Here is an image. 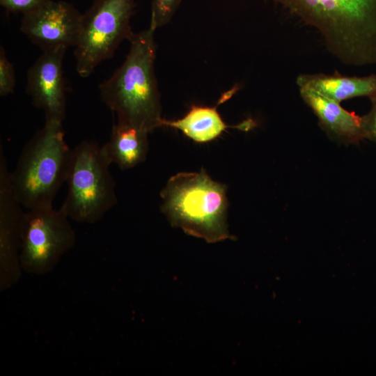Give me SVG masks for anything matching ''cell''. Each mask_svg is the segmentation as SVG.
Returning <instances> with one entry per match:
<instances>
[{"instance_id": "obj_1", "label": "cell", "mask_w": 376, "mask_h": 376, "mask_svg": "<svg viewBox=\"0 0 376 376\" xmlns=\"http://www.w3.org/2000/svg\"><path fill=\"white\" fill-rule=\"evenodd\" d=\"M272 1L315 29L343 65L376 63V0Z\"/></svg>"}, {"instance_id": "obj_2", "label": "cell", "mask_w": 376, "mask_h": 376, "mask_svg": "<svg viewBox=\"0 0 376 376\" xmlns=\"http://www.w3.org/2000/svg\"><path fill=\"white\" fill-rule=\"evenodd\" d=\"M150 27L134 33L122 65L100 84L102 101L117 116V122L150 132L162 127L160 94L155 72L157 45Z\"/></svg>"}, {"instance_id": "obj_3", "label": "cell", "mask_w": 376, "mask_h": 376, "mask_svg": "<svg viewBox=\"0 0 376 376\" xmlns=\"http://www.w3.org/2000/svg\"><path fill=\"white\" fill-rule=\"evenodd\" d=\"M159 195L160 210L171 226L208 243L233 239L227 222V187L205 169L171 176Z\"/></svg>"}, {"instance_id": "obj_4", "label": "cell", "mask_w": 376, "mask_h": 376, "mask_svg": "<svg viewBox=\"0 0 376 376\" xmlns=\"http://www.w3.org/2000/svg\"><path fill=\"white\" fill-rule=\"evenodd\" d=\"M72 149L68 146L62 122L45 120L23 148L10 172L14 194L27 210L53 205L65 182Z\"/></svg>"}, {"instance_id": "obj_5", "label": "cell", "mask_w": 376, "mask_h": 376, "mask_svg": "<svg viewBox=\"0 0 376 376\" xmlns=\"http://www.w3.org/2000/svg\"><path fill=\"white\" fill-rule=\"evenodd\" d=\"M111 164L102 146L94 141H83L72 149L67 195L60 207L69 219L94 224L116 204Z\"/></svg>"}, {"instance_id": "obj_6", "label": "cell", "mask_w": 376, "mask_h": 376, "mask_svg": "<svg viewBox=\"0 0 376 376\" xmlns=\"http://www.w3.org/2000/svg\"><path fill=\"white\" fill-rule=\"evenodd\" d=\"M136 0H94L82 20L74 54L76 70L88 77L111 58L120 44L133 33L130 20Z\"/></svg>"}, {"instance_id": "obj_7", "label": "cell", "mask_w": 376, "mask_h": 376, "mask_svg": "<svg viewBox=\"0 0 376 376\" xmlns=\"http://www.w3.org/2000/svg\"><path fill=\"white\" fill-rule=\"evenodd\" d=\"M68 217L53 205L24 212L19 253L22 272L34 275L50 272L61 256L73 248L76 234Z\"/></svg>"}, {"instance_id": "obj_8", "label": "cell", "mask_w": 376, "mask_h": 376, "mask_svg": "<svg viewBox=\"0 0 376 376\" xmlns=\"http://www.w3.org/2000/svg\"><path fill=\"white\" fill-rule=\"evenodd\" d=\"M16 198L3 148L0 147V291L17 284L22 269L19 253L24 212Z\"/></svg>"}, {"instance_id": "obj_9", "label": "cell", "mask_w": 376, "mask_h": 376, "mask_svg": "<svg viewBox=\"0 0 376 376\" xmlns=\"http://www.w3.org/2000/svg\"><path fill=\"white\" fill-rule=\"evenodd\" d=\"M82 14L63 1L47 0L23 14L20 31L42 51L76 45Z\"/></svg>"}, {"instance_id": "obj_10", "label": "cell", "mask_w": 376, "mask_h": 376, "mask_svg": "<svg viewBox=\"0 0 376 376\" xmlns=\"http://www.w3.org/2000/svg\"><path fill=\"white\" fill-rule=\"evenodd\" d=\"M66 48L42 51L27 72L26 92L35 107L45 112V120L63 122L65 89L63 60Z\"/></svg>"}, {"instance_id": "obj_11", "label": "cell", "mask_w": 376, "mask_h": 376, "mask_svg": "<svg viewBox=\"0 0 376 376\" xmlns=\"http://www.w3.org/2000/svg\"><path fill=\"white\" fill-rule=\"evenodd\" d=\"M300 95L315 115L322 128L329 135L345 143L363 139L362 116L343 108L339 102L306 88H299Z\"/></svg>"}, {"instance_id": "obj_12", "label": "cell", "mask_w": 376, "mask_h": 376, "mask_svg": "<svg viewBox=\"0 0 376 376\" xmlns=\"http://www.w3.org/2000/svg\"><path fill=\"white\" fill-rule=\"evenodd\" d=\"M296 83L299 88L311 89L339 103L357 97L371 99L376 96V74L366 77L301 74Z\"/></svg>"}, {"instance_id": "obj_13", "label": "cell", "mask_w": 376, "mask_h": 376, "mask_svg": "<svg viewBox=\"0 0 376 376\" xmlns=\"http://www.w3.org/2000/svg\"><path fill=\"white\" fill-rule=\"evenodd\" d=\"M163 126L179 130L196 142L206 143L219 137L227 128L247 131L255 126V123L247 120L236 125H229L224 121L215 107L192 105L181 118H164Z\"/></svg>"}, {"instance_id": "obj_14", "label": "cell", "mask_w": 376, "mask_h": 376, "mask_svg": "<svg viewBox=\"0 0 376 376\" xmlns=\"http://www.w3.org/2000/svg\"><path fill=\"white\" fill-rule=\"evenodd\" d=\"M149 132L117 122L107 143L102 148L111 164L121 169H132L143 162L148 152Z\"/></svg>"}, {"instance_id": "obj_15", "label": "cell", "mask_w": 376, "mask_h": 376, "mask_svg": "<svg viewBox=\"0 0 376 376\" xmlns=\"http://www.w3.org/2000/svg\"><path fill=\"white\" fill-rule=\"evenodd\" d=\"M182 0H151L149 27L154 30L169 24Z\"/></svg>"}, {"instance_id": "obj_16", "label": "cell", "mask_w": 376, "mask_h": 376, "mask_svg": "<svg viewBox=\"0 0 376 376\" xmlns=\"http://www.w3.org/2000/svg\"><path fill=\"white\" fill-rule=\"evenodd\" d=\"M15 77L13 65L8 59L2 46L0 47V95L6 96L13 93Z\"/></svg>"}, {"instance_id": "obj_17", "label": "cell", "mask_w": 376, "mask_h": 376, "mask_svg": "<svg viewBox=\"0 0 376 376\" xmlns=\"http://www.w3.org/2000/svg\"><path fill=\"white\" fill-rule=\"evenodd\" d=\"M47 0H0L1 6L8 13L24 14Z\"/></svg>"}, {"instance_id": "obj_18", "label": "cell", "mask_w": 376, "mask_h": 376, "mask_svg": "<svg viewBox=\"0 0 376 376\" xmlns=\"http://www.w3.org/2000/svg\"><path fill=\"white\" fill-rule=\"evenodd\" d=\"M372 107L370 111L362 116L364 139L376 141V96L370 99Z\"/></svg>"}]
</instances>
